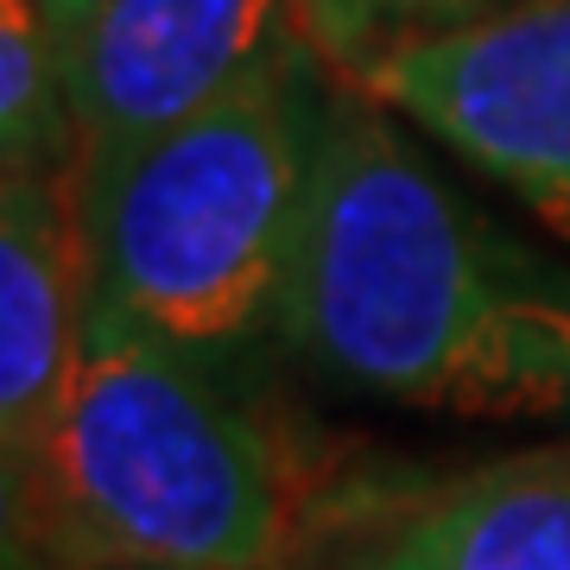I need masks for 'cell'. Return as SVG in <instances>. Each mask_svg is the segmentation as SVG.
<instances>
[{"mask_svg":"<svg viewBox=\"0 0 570 570\" xmlns=\"http://www.w3.org/2000/svg\"><path fill=\"white\" fill-rule=\"evenodd\" d=\"M324 381L450 419H570V266L463 204L336 82L279 311Z\"/></svg>","mask_w":570,"mask_h":570,"instance_id":"cell-1","label":"cell"},{"mask_svg":"<svg viewBox=\"0 0 570 570\" xmlns=\"http://www.w3.org/2000/svg\"><path fill=\"white\" fill-rule=\"evenodd\" d=\"M330 89L311 51L115 159L82 165L89 317L190 355L279 330Z\"/></svg>","mask_w":570,"mask_h":570,"instance_id":"cell-2","label":"cell"},{"mask_svg":"<svg viewBox=\"0 0 570 570\" xmlns=\"http://www.w3.org/2000/svg\"><path fill=\"white\" fill-rule=\"evenodd\" d=\"M13 508V551L273 570L292 489L273 438L190 348L89 317L77 381Z\"/></svg>","mask_w":570,"mask_h":570,"instance_id":"cell-3","label":"cell"},{"mask_svg":"<svg viewBox=\"0 0 570 570\" xmlns=\"http://www.w3.org/2000/svg\"><path fill=\"white\" fill-rule=\"evenodd\" d=\"M343 77L494 171L570 247V0L419 26Z\"/></svg>","mask_w":570,"mask_h":570,"instance_id":"cell-4","label":"cell"},{"mask_svg":"<svg viewBox=\"0 0 570 570\" xmlns=\"http://www.w3.org/2000/svg\"><path fill=\"white\" fill-rule=\"evenodd\" d=\"M311 51L292 0H102L63 51L82 140L77 171Z\"/></svg>","mask_w":570,"mask_h":570,"instance_id":"cell-5","label":"cell"},{"mask_svg":"<svg viewBox=\"0 0 570 570\" xmlns=\"http://www.w3.org/2000/svg\"><path fill=\"white\" fill-rule=\"evenodd\" d=\"M89 343L77 178H0V456L7 489L39 469Z\"/></svg>","mask_w":570,"mask_h":570,"instance_id":"cell-6","label":"cell"},{"mask_svg":"<svg viewBox=\"0 0 570 570\" xmlns=\"http://www.w3.org/2000/svg\"><path fill=\"white\" fill-rule=\"evenodd\" d=\"M330 570H570V450L463 469L355 532Z\"/></svg>","mask_w":570,"mask_h":570,"instance_id":"cell-7","label":"cell"},{"mask_svg":"<svg viewBox=\"0 0 570 570\" xmlns=\"http://www.w3.org/2000/svg\"><path fill=\"white\" fill-rule=\"evenodd\" d=\"M77 102L39 0H0V178H77Z\"/></svg>","mask_w":570,"mask_h":570,"instance_id":"cell-8","label":"cell"},{"mask_svg":"<svg viewBox=\"0 0 570 570\" xmlns=\"http://www.w3.org/2000/svg\"><path fill=\"white\" fill-rule=\"evenodd\" d=\"M292 7H298L305 39L336 70H355L374 45H387L419 26V0H292Z\"/></svg>","mask_w":570,"mask_h":570,"instance_id":"cell-9","label":"cell"},{"mask_svg":"<svg viewBox=\"0 0 570 570\" xmlns=\"http://www.w3.org/2000/svg\"><path fill=\"white\" fill-rule=\"evenodd\" d=\"M494 7H513V0H419V26L475 20V13H494ZM419 26H412V32H419Z\"/></svg>","mask_w":570,"mask_h":570,"instance_id":"cell-10","label":"cell"},{"mask_svg":"<svg viewBox=\"0 0 570 570\" xmlns=\"http://www.w3.org/2000/svg\"><path fill=\"white\" fill-rule=\"evenodd\" d=\"M32 570H171V564H134V558H63V551H26Z\"/></svg>","mask_w":570,"mask_h":570,"instance_id":"cell-11","label":"cell"},{"mask_svg":"<svg viewBox=\"0 0 570 570\" xmlns=\"http://www.w3.org/2000/svg\"><path fill=\"white\" fill-rule=\"evenodd\" d=\"M45 7V20L58 26V39H63V51H70V39H77L82 26H89V13L102 7V0H39Z\"/></svg>","mask_w":570,"mask_h":570,"instance_id":"cell-12","label":"cell"}]
</instances>
